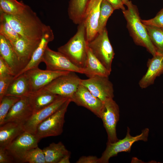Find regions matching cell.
I'll list each match as a JSON object with an SVG mask.
<instances>
[{"label":"cell","instance_id":"6da1fadb","mask_svg":"<svg viewBox=\"0 0 163 163\" xmlns=\"http://www.w3.org/2000/svg\"><path fill=\"white\" fill-rule=\"evenodd\" d=\"M2 13L13 29L21 37L28 40H41L47 25L43 24L36 13L27 5L21 13L15 15Z\"/></svg>","mask_w":163,"mask_h":163},{"label":"cell","instance_id":"7a4b0ae2","mask_svg":"<svg viewBox=\"0 0 163 163\" xmlns=\"http://www.w3.org/2000/svg\"><path fill=\"white\" fill-rule=\"evenodd\" d=\"M126 5L127 9L122 11L127 22V28L134 43L145 48L153 56L156 55L158 53L142 21L137 6L130 1Z\"/></svg>","mask_w":163,"mask_h":163},{"label":"cell","instance_id":"3957f363","mask_svg":"<svg viewBox=\"0 0 163 163\" xmlns=\"http://www.w3.org/2000/svg\"><path fill=\"white\" fill-rule=\"evenodd\" d=\"M88 42L84 21L79 24L75 34L64 45L58 48L77 67L83 69L87 58Z\"/></svg>","mask_w":163,"mask_h":163},{"label":"cell","instance_id":"277c9868","mask_svg":"<svg viewBox=\"0 0 163 163\" xmlns=\"http://www.w3.org/2000/svg\"><path fill=\"white\" fill-rule=\"evenodd\" d=\"M88 46L94 56L110 72L115 54L108 37L106 27L98 33Z\"/></svg>","mask_w":163,"mask_h":163},{"label":"cell","instance_id":"5b68a950","mask_svg":"<svg viewBox=\"0 0 163 163\" xmlns=\"http://www.w3.org/2000/svg\"><path fill=\"white\" fill-rule=\"evenodd\" d=\"M71 102V99H69L57 110L38 125L35 135L40 140L62 133L65 114Z\"/></svg>","mask_w":163,"mask_h":163},{"label":"cell","instance_id":"8992f818","mask_svg":"<svg viewBox=\"0 0 163 163\" xmlns=\"http://www.w3.org/2000/svg\"><path fill=\"white\" fill-rule=\"evenodd\" d=\"M149 131V129L146 128L140 134L133 136L130 135V129L128 127L126 136L124 139L113 143L107 142L106 149L99 158L100 163H108L111 158L116 156L120 152H130L132 145L135 142L147 141Z\"/></svg>","mask_w":163,"mask_h":163},{"label":"cell","instance_id":"52a82bcc","mask_svg":"<svg viewBox=\"0 0 163 163\" xmlns=\"http://www.w3.org/2000/svg\"><path fill=\"white\" fill-rule=\"evenodd\" d=\"M81 80L75 72H70L57 78L43 88L53 94L71 99L80 84Z\"/></svg>","mask_w":163,"mask_h":163},{"label":"cell","instance_id":"ba28073f","mask_svg":"<svg viewBox=\"0 0 163 163\" xmlns=\"http://www.w3.org/2000/svg\"><path fill=\"white\" fill-rule=\"evenodd\" d=\"M104 108L101 117L107 135V142L113 143L119 139L117 137L116 126L120 117L118 105L113 100L109 98L104 102Z\"/></svg>","mask_w":163,"mask_h":163},{"label":"cell","instance_id":"9c48e42d","mask_svg":"<svg viewBox=\"0 0 163 163\" xmlns=\"http://www.w3.org/2000/svg\"><path fill=\"white\" fill-rule=\"evenodd\" d=\"M42 62L45 64L47 70L85 73L83 69L75 65L63 54L58 51H54L48 46L45 51Z\"/></svg>","mask_w":163,"mask_h":163},{"label":"cell","instance_id":"30bf717a","mask_svg":"<svg viewBox=\"0 0 163 163\" xmlns=\"http://www.w3.org/2000/svg\"><path fill=\"white\" fill-rule=\"evenodd\" d=\"M80 84L86 87L94 96L104 102L114 97L113 85L108 77L96 76L81 79Z\"/></svg>","mask_w":163,"mask_h":163},{"label":"cell","instance_id":"8fae6325","mask_svg":"<svg viewBox=\"0 0 163 163\" xmlns=\"http://www.w3.org/2000/svg\"><path fill=\"white\" fill-rule=\"evenodd\" d=\"M71 102L85 107L101 118L104 110V102L94 96L85 86L80 84L71 99Z\"/></svg>","mask_w":163,"mask_h":163},{"label":"cell","instance_id":"7c38bea8","mask_svg":"<svg viewBox=\"0 0 163 163\" xmlns=\"http://www.w3.org/2000/svg\"><path fill=\"white\" fill-rule=\"evenodd\" d=\"M70 72L43 70L37 67L28 70L23 73L28 79L32 92L44 88L57 78Z\"/></svg>","mask_w":163,"mask_h":163},{"label":"cell","instance_id":"4fadbf2b","mask_svg":"<svg viewBox=\"0 0 163 163\" xmlns=\"http://www.w3.org/2000/svg\"><path fill=\"white\" fill-rule=\"evenodd\" d=\"M69 99L59 96L51 104L33 113L23 124L24 131L35 135L38 125L57 110Z\"/></svg>","mask_w":163,"mask_h":163},{"label":"cell","instance_id":"5bb4252c","mask_svg":"<svg viewBox=\"0 0 163 163\" xmlns=\"http://www.w3.org/2000/svg\"><path fill=\"white\" fill-rule=\"evenodd\" d=\"M33 114V111L28 97L23 96L10 109L5 118L4 123L13 122L24 124Z\"/></svg>","mask_w":163,"mask_h":163},{"label":"cell","instance_id":"9a60e30c","mask_svg":"<svg viewBox=\"0 0 163 163\" xmlns=\"http://www.w3.org/2000/svg\"><path fill=\"white\" fill-rule=\"evenodd\" d=\"M40 140L36 135L24 131L16 137L6 149L15 160V158L21 154L37 147Z\"/></svg>","mask_w":163,"mask_h":163},{"label":"cell","instance_id":"2e32d148","mask_svg":"<svg viewBox=\"0 0 163 163\" xmlns=\"http://www.w3.org/2000/svg\"><path fill=\"white\" fill-rule=\"evenodd\" d=\"M54 39L53 30L49 26L47 25L41 40L34 51L30 60L27 66L14 77L18 76L28 70L38 67L39 64L42 62L43 55L48 43L52 41Z\"/></svg>","mask_w":163,"mask_h":163},{"label":"cell","instance_id":"e0dca14e","mask_svg":"<svg viewBox=\"0 0 163 163\" xmlns=\"http://www.w3.org/2000/svg\"><path fill=\"white\" fill-rule=\"evenodd\" d=\"M148 69L139 81L140 87L145 88L153 84L156 78L163 73V54H157L148 60Z\"/></svg>","mask_w":163,"mask_h":163},{"label":"cell","instance_id":"ac0fdd59","mask_svg":"<svg viewBox=\"0 0 163 163\" xmlns=\"http://www.w3.org/2000/svg\"><path fill=\"white\" fill-rule=\"evenodd\" d=\"M0 56L5 60L14 76L22 69L18 56L11 42L0 35Z\"/></svg>","mask_w":163,"mask_h":163},{"label":"cell","instance_id":"d6986e66","mask_svg":"<svg viewBox=\"0 0 163 163\" xmlns=\"http://www.w3.org/2000/svg\"><path fill=\"white\" fill-rule=\"evenodd\" d=\"M40 41H30L21 37L11 44L18 56L22 69L30 60Z\"/></svg>","mask_w":163,"mask_h":163},{"label":"cell","instance_id":"ffe728a7","mask_svg":"<svg viewBox=\"0 0 163 163\" xmlns=\"http://www.w3.org/2000/svg\"><path fill=\"white\" fill-rule=\"evenodd\" d=\"M102 0L95 1L84 20L88 42L92 40L98 33L100 8Z\"/></svg>","mask_w":163,"mask_h":163},{"label":"cell","instance_id":"44dd1931","mask_svg":"<svg viewBox=\"0 0 163 163\" xmlns=\"http://www.w3.org/2000/svg\"><path fill=\"white\" fill-rule=\"evenodd\" d=\"M59 96L43 88L31 92L28 95L33 114L48 106Z\"/></svg>","mask_w":163,"mask_h":163},{"label":"cell","instance_id":"7402d4cb","mask_svg":"<svg viewBox=\"0 0 163 163\" xmlns=\"http://www.w3.org/2000/svg\"><path fill=\"white\" fill-rule=\"evenodd\" d=\"M23 124L10 122L0 126V148L6 149L12 142L24 131Z\"/></svg>","mask_w":163,"mask_h":163},{"label":"cell","instance_id":"603a6c76","mask_svg":"<svg viewBox=\"0 0 163 163\" xmlns=\"http://www.w3.org/2000/svg\"><path fill=\"white\" fill-rule=\"evenodd\" d=\"M83 69L84 74L88 78L96 76L109 77L111 72L94 56L88 47L87 58Z\"/></svg>","mask_w":163,"mask_h":163},{"label":"cell","instance_id":"cb8c5ba5","mask_svg":"<svg viewBox=\"0 0 163 163\" xmlns=\"http://www.w3.org/2000/svg\"><path fill=\"white\" fill-rule=\"evenodd\" d=\"M31 92L28 79L24 73L14 78L11 82L5 95L19 97L27 96Z\"/></svg>","mask_w":163,"mask_h":163},{"label":"cell","instance_id":"d4e9b609","mask_svg":"<svg viewBox=\"0 0 163 163\" xmlns=\"http://www.w3.org/2000/svg\"><path fill=\"white\" fill-rule=\"evenodd\" d=\"M90 0H70L68 14L73 22L79 24L85 19Z\"/></svg>","mask_w":163,"mask_h":163},{"label":"cell","instance_id":"484cf974","mask_svg":"<svg viewBox=\"0 0 163 163\" xmlns=\"http://www.w3.org/2000/svg\"><path fill=\"white\" fill-rule=\"evenodd\" d=\"M42 150L46 163H59L63 156L70 152L60 142L51 143Z\"/></svg>","mask_w":163,"mask_h":163},{"label":"cell","instance_id":"4316f807","mask_svg":"<svg viewBox=\"0 0 163 163\" xmlns=\"http://www.w3.org/2000/svg\"><path fill=\"white\" fill-rule=\"evenodd\" d=\"M16 161L29 163H46L42 149L38 146L27 150L15 158Z\"/></svg>","mask_w":163,"mask_h":163},{"label":"cell","instance_id":"83f0119b","mask_svg":"<svg viewBox=\"0 0 163 163\" xmlns=\"http://www.w3.org/2000/svg\"><path fill=\"white\" fill-rule=\"evenodd\" d=\"M27 5L22 1L17 0H0V13L15 15L22 12Z\"/></svg>","mask_w":163,"mask_h":163},{"label":"cell","instance_id":"f1b7e54d","mask_svg":"<svg viewBox=\"0 0 163 163\" xmlns=\"http://www.w3.org/2000/svg\"><path fill=\"white\" fill-rule=\"evenodd\" d=\"M150 39L158 54H163V28L145 25Z\"/></svg>","mask_w":163,"mask_h":163},{"label":"cell","instance_id":"f546056e","mask_svg":"<svg viewBox=\"0 0 163 163\" xmlns=\"http://www.w3.org/2000/svg\"><path fill=\"white\" fill-rule=\"evenodd\" d=\"M0 14V35L12 44L21 37L13 29L3 14L1 13Z\"/></svg>","mask_w":163,"mask_h":163},{"label":"cell","instance_id":"4dcf8cb0","mask_svg":"<svg viewBox=\"0 0 163 163\" xmlns=\"http://www.w3.org/2000/svg\"><path fill=\"white\" fill-rule=\"evenodd\" d=\"M21 97L5 95L0 101V126L4 123L5 118L9 111Z\"/></svg>","mask_w":163,"mask_h":163},{"label":"cell","instance_id":"1f68e13d","mask_svg":"<svg viewBox=\"0 0 163 163\" xmlns=\"http://www.w3.org/2000/svg\"><path fill=\"white\" fill-rule=\"evenodd\" d=\"M114 10L106 0H102L100 8L98 33L106 27L107 20Z\"/></svg>","mask_w":163,"mask_h":163},{"label":"cell","instance_id":"d6a6232c","mask_svg":"<svg viewBox=\"0 0 163 163\" xmlns=\"http://www.w3.org/2000/svg\"><path fill=\"white\" fill-rule=\"evenodd\" d=\"M141 20L144 25H152L163 28V8L154 18L149 20Z\"/></svg>","mask_w":163,"mask_h":163},{"label":"cell","instance_id":"836d02e7","mask_svg":"<svg viewBox=\"0 0 163 163\" xmlns=\"http://www.w3.org/2000/svg\"><path fill=\"white\" fill-rule=\"evenodd\" d=\"M14 76L8 75L0 77V101L5 95L8 88Z\"/></svg>","mask_w":163,"mask_h":163},{"label":"cell","instance_id":"e575fe53","mask_svg":"<svg viewBox=\"0 0 163 163\" xmlns=\"http://www.w3.org/2000/svg\"><path fill=\"white\" fill-rule=\"evenodd\" d=\"M16 162L13 156L6 149L0 148V163H11Z\"/></svg>","mask_w":163,"mask_h":163},{"label":"cell","instance_id":"d590c367","mask_svg":"<svg viewBox=\"0 0 163 163\" xmlns=\"http://www.w3.org/2000/svg\"><path fill=\"white\" fill-rule=\"evenodd\" d=\"M8 75H14L5 60L0 56V77Z\"/></svg>","mask_w":163,"mask_h":163},{"label":"cell","instance_id":"8d00e7d4","mask_svg":"<svg viewBox=\"0 0 163 163\" xmlns=\"http://www.w3.org/2000/svg\"><path fill=\"white\" fill-rule=\"evenodd\" d=\"M76 163H100L99 158L97 156L89 155L82 156L76 162Z\"/></svg>","mask_w":163,"mask_h":163},{"label":"cell","instance_id":"74e56055","mask_svg":"<svg viewBox=\"0 0 163 163\" xmlns=\"http://www.w3.org/2000/svg\"><path fill=\"white\" fill-rule=\"evenodd\" d=\"M113 8L114 10L121 9L123 11L126 9L121 0H106Z\"/></svg>","mask_w":163,"mask_h":163},{"label":"cell","instance_id":"f35d334b","mask_svg":"<svg viewBox=\"0 0 163 163\" xmlns=\"http://www.w3.org/2000/svg\"><path fill=\"white\" fill-rule=\"evenodd\" d=\"M70 152L63 156L60 160L59 163H70Z\"/></svg>","mask_w":163,"mask_h":163},{"label":"cell","instance_id":"ab89813d","mask_svg":"<svg viewBox=\"0 0 163 163\" xmlns=\"http://www.w3.org/2000/svg\"><path fill=\"white\" fill-rule=\"evenodd\" d=\"M96 0H90L87 8V11L86 13L85 16V18L86 16V15H87L88 13L90 10L91 7L92 5L93 4L94 2H95V1Z\"/></svg>","mask_w":163,"mask_h":163},{"label":"cell","instance_id":"60d3db41","mask_svg":"<svg viewBox=\"0 0 163 163\" xmlns=\"http://www.w3.org/2000/svg\"><path fill=\"white\" fill-rule=\"evenodd\" d=\"M123 3L124 5H126L129 2V0H121Z\"/></svg>","mask_w":163,"mask_h":163}]
</instances>
